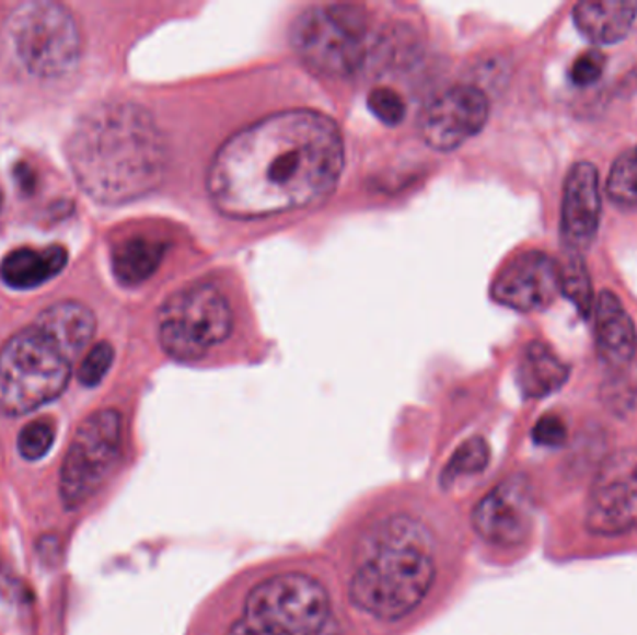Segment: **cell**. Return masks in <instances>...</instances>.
Returning <instances> with one entry per match:
<instances>
[{"label": "cell", "mask_w": 637, "mask_h": 635, "mask_svg": "<svg viewBox=\"0 0 637 635\" xmlns=\"http://www.w3.org/2000/svg\"><path fill=\"white\" fill-rule=\"evenodd\" d=\"M533 440L546 448H557L567 440V427L557 416L541 417L533 429Z\"/></svg>", "instance_id": "cell-28"}, {"label": "cell", "mask_w": 637, "mask_h": 635, "mask_svg": "<svg viewBox=\"0 0 637 635\" xmlns=\"http://www.w3.org/2000/svg\"><path fill=\"white\" fill-rule=\"evenodd\" d=\"M636 21L637 2L628 0H586L575 7L576 26L593 44H615Z\"/></svg>", "instance_id": "cell-18"}, {"label": "cell", "mask_w": 637, "mask_h": 635, "mask_svg": "<svg viewBox=\"0 0 637 635\" xmlns=\"http://www.w3.org/2000/svg\"><path fill=\"white\" fill-rule=\"evenodd\" d=\"M606 66V58L599 50H586L583 55L576 58L572 68H570V79L578 86H591L599 81L602 71Z\"/></svg>", "instance_id": "cell-27"}, {"label": "cell", "mask_w": 637, "mask_h": 635, "mask_svg": "<svg viewBox=\"0 0 637 635\" xmlns=\"http://www.w3.org/2000/svg\"><path fill=\"white\" fill-rule=\"evenodd\" d=\"M472 523L475 533L493 546L514 549L524 544L533 528L530 483L520 475L501 481L475 505Z\"/></svg>", "instance_id": "cell-12"}, {"label": "cell", "mask_w": 637, "mask_h": 635, "mask_svg": "<svg viewBox=\"0 0 637 635\" xmlns=\"http://www.w3.org/2000/svg\"><path fill=\"white\" fill-rule=\"evenodd\" d=\"M233 313L217 287L190 286L164 302L157 328L166 355L198 360L232 334Z\"/></svg>", "instance_id": "cell-8"}, {"label": "cell", "mask_w": 637, "mask_h": 635, "mask_svg": "<svg viewBox=\"0 0 637 635\" xmlns=\"http://www.w3.org/2000/svg\"><path fill=\"white\" fill-rule=\"evenodd\" d=\"M124 448V419L114 408L97 411L77 427L60 470V498L76 511L100 493Z\"/></svg>", "instance_id": "cell-9"}, {"label": "cell", "mask_w": 637, "mask_h": 635, "mask_svg": "<svg viewBox=\"0 0 637 635\" xmlns=\"http://www.w3.org/2000/svg\"><path fill=\"white\" fill-rule=\"evenodd\" d=\"M114 363V347L108 342L95 343L79 366L77 379L82 386H100Z\"/></svg>", "instance_id": "cell-25"}, {"label": "cell", "mask_w": 637, "mask_h": 635, "mask_svg": "<svg viewBox=\"0 0 637 635\" xmlns=\"http://www.w3.org/2000/svg\"><path fill=\"white\" fill-rule=\"evenodd\" d=\"M586 526L597 536H623L637 530V449L610 457L594 475Z\"/></svg>", "instance_id": "cell-10"}, {"label": "cell", "mask_w": 637, "mask_h": 635, "mask_svg": "<svg viewBox=\"0 0 637 635\" xmlns=\"http://www.w3.org/2000/svg\"><path fill=\"white\" fill-rule=\"evenodd\" d=\"M602 196L599 172L588 161L576 162L563 187L561 235L570 252L581 254L599 230Z\"/></svg>", "instance_id": "cell-14"}, {"label": "cell", "mask_w": 637, "mask_h": 635, "mask_svg": "<svg viewBox=\"0 0 637 635\" xmlns=\"http://www.w3.org/2000/svg\"><path fill=\"white\" fill-rule=\"evenodd\" d=\"M368 106L375 118L381 119L382 124L397 125L401 119L405 118V101L395 90L390 88H377L368 95Z\"/></svg>", "instance_id": "cell-26"}, {"label": "cell", "mask_w": 637, "mask_h": 635, "mask_svg": "<svg viewBox=\"0 0 637 635\" xmlns=\"http://www.w3.org/2000/svg\"><path fill=\"white\" fill-rule=\"evenodd\" d=\"M488 118V100L475 86H455L429 101L419 116V132L425 142L450 151L482 131Z\"/></svg>", "instance_id": "cell-11"}, {"label": "cell", "mask_w": 637, "mask_h": 635, "mask_svg": "<svg viewBox=\"0 0 637 635\" xmlns=\"http://www.w3.org/2000/svg\"><path fill=\"white\" fill-rule=\"evenodd\" d=\"M68 265V250L60 244L47 249H18L0 263V280L18 291H28L57 278Z\"/></svg>", "instance_id": "cell-17"}, {"label": "cell", "mask_w": 637, "mask_h": 635, "mask_svg": "<svg viewBox=\"0 0 637 635\" xmlns=\"http://www.w3.org/2000/svg\"><path fill=\"white\" fill-rule=\"evenodd\" d=\"M607 196L613 204L626 209H637V146L623 151L613 162L607 175Z\"/></svg>", "instance_id": "cell-22"}, {"label": "cell", "mask_w": 637, "mask_h": 635, "mask_svg": "<svg viewBox=\"0 0 637 635\" xmlns=\"http://www.w3.org/2000/svg\"><path fill=\"white\" fill-rule=\"evenodd\" d=\"M243 621L262 635H332L338 630L325 584L300 570L263 578L246 594Z\"/></svg>", "instance_id": "cell-5"}, {"label": "cell", "mask_w": 637, "mask_h": 635, "mask_svg": "<svg viewBox=\"0 0 637 635\" xmlns=\"http://www.w3.org/2000/svg\"><path fill=\"white\" fill-rule=\"evenodd\" d=\"M291 39L302 62L321 76H355L368 57V13L352 4L310 8L294 21Z\"/></svg>", "instance_id": "cell-7"}, {"label": "cell", "mask_w": 637, "mask_h": 635, "mask_svg": "<svg viewBox=\"0 0 637 635\" xmlns=\"http://www.w3.org/2000/svg\"><path fill=\"white\" fill-rule=\"evenodd\" d=\"M164 244L144 238H132L116 244L111 265L121 286H140L155 275L164 257Z\"/></svg>", "instance_id": "cell-20"}, {"label": "cell", "mask_w": 637, "mask_h": 635, "mask_svg": "<svg viewBox=\"0 0 637 635\" xmlns=\"http://www.w3.org/2000/svg\"><path fill=\"white\" fill-rule=\"evenodd\" d=\"M7 34L15 58L38 79L69 76L81 62V26L60 2H21L8 15Z\"/></svg>", "instance_id": "cell-6"}, {"label": "cell", "mask_w": 637, "mask_h": 635, "mask_svg": "<svg viewBox=\"0 0 637 635\" xmlns=\"http://www.w3.org/2000/svg\"><path fill=\"white\" fill-rule=\"evenodd\" d=\"M559 263V276H561V293L576 305V310L589 318L593 313L594 295L591 286V276L583 257L578 252H570L563 256Z\"/></svg>", "instance_id": "cell-21"}, {"label": "cell", "mask_w": 637, "mask_h": 635, "mask_svg": "<svg viewBox=\"0 0 637 635\" xmlns=\"http://www.w3.org/2000/svg\"><path fill=\"white\" fill-rule=\"evenodd\" d=\"M77 185L105 206L155 190L166 172V143L155 119L135 103H101L77 119L66 142Z\"/></svg>", "instance_id": "cell-2"}, {"label": "cell", "mask_w": 637, "mask_h": 635, "mask_svg": "<svg viewBox=\"0 0 637 635\" xmlns=\"http://www.w3.org/2000/svg\"><path fill=\"white\" fill-rule=\"evenodd\" d=\"M517 379L525 397H546L567 382L569 368L548 345L533 342L520 356Z\"/></svg>", "instance_id": "cell-19"}, {"label": "cell", "mask_w": 637, "mask_h": 635, "mask_svg": "<svg viewBox=\"0 0 637 635\" xmlns=\"http://www.w3.org/2000/svg\"><path fill=\"white\" fill-rule=\"evenodd\" d=\"M437 542L419 518L395 512L358 542L349 574L350 604L381 623L413 615L437 584Z\"/></svg>", "instance_id": "cell-3"}, {"label": "cell", "mask_w": 637, "mask_h": 635, "mask_svg": "<svg viewBox=\"0 0 637 635\" xmlns=\"http://www.w3.org/2000/svg\"><path fill=\"white\" fill-rule=\"evenodd\" d=\"M338 125L315 111H283L228 138L212 157L207 190L230 219L294 211L336 187L344 170Z\"/></svg>", "instance_id": "cell-1"}, {"label": "cell", "mask_w": 637, "mask_h": 635, "mask_svg": "<svg viewBox=\"0 0 637 635\" xmlns=\"http://www.w3.org/2000/svg\"><path fill=\"white\" fill-rule=\"evenodd\" d=\"M57 437V427L50 419H34L21 429L18 451L25 461H39L49 453Z\"/></svg>", "instance_id": "cell-24"}, {"label": "cell", "mask_w": 637, "mask_h": 635, "mask_svg": "<svg viewBox=\"0 0 637 635\" xmlns=\"http://www.w3.org/2000/svg\"><path fill=\"white\" fill-rule=\"evenodd\" d=\"M559 293V263L543 252H525L514 257L493 284V299L517 312H541Z\"/></svg>", "instance_id": "cell-13"}, {"label": "cell", "mask_w": 637, "mask_h": 635, "mask_svg": "<svg viewBox=\"0 0 637 635\" xmlns=\"http://www.w3.org/2000/svg\"><path fill=\"white\" fill-rule=\"evenodd\" d=\"M594 337L602 360L612 368H626L637 355L636 324L610 291L594 299Z\"/></svg>", "instance_id": "cell-15"}, {"label": "cell", "mask_w": 637, "mask_h": 635, "mask_svg": "<svg viewBox=\"0 0 637 635\" xmlns=\"http://www.w3.org/2000/svg\"><path fill=\"white\" fill-rule=\"evenodd\" d=\"M490 461V448L483 438H472L456 449L455 455L445 464L442 472V485L450 486L464 477L482 474Z\"/></svg>", "instance_id": "cell-23"}, {"label": "cell", "mask_w": 637, "mask_h": 635, "mask_svg": "<svg viewBox=\"0 0 637 635\" xmlns=\"http://www.w3.org/2000/svg\"><path fill=\"white\" fill-rule=\"evenodd\" d=\"M225 635H262L257 630L252 628L251 624L239 619L238 623H233L230 630L225 632Z\"/></svg>", "instance_id": "cell-29"}, {"label": "cell", "mask_w": 637, "mask_h": 635, "mask_svg": "<svg viewBox=\"0 0 637 635\" xmlns=\"http://www.w3.org/2000/svg\"><path fill=\"white\" fill-rule=\"evenodd\" d=\"M34 324L57 343L71 360L86 349L88 343L94 339L97 331L94 312L77 300H62L50 304L39 313Z\"/></svg>", "instance_id": "cell-16"}, {"label": "cell", "mask_w": 637, "mask_h": 635, "mask_svg": "<svg viewBox=\"0 0 637 635\" xmlns=\"http://www.w3.org/2000/svg\"><path fill=\"white\" fill-rule=\"evenodd\" d=\"M71 358L36 324L13 334L0 349V412L25 416L62 395Z\"/></svg>", "instance_id": "cell-4"}]
</instances>
